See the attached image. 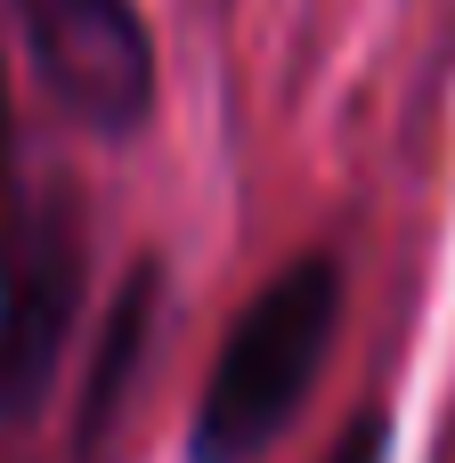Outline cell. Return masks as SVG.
<instances>
[{
    "instance_id": "cell-2",
    "label": "cell",
    "mask_w": 455,
    "mask_h": 463,
    "mask_svg": "<svg viewBox=\"0 0 455 463\" xmlns=\"http://www.w3.org/2000/svg\"><path fill=\"white\" fill-rule=\"evenodd\" d=\"M81 309V212L65 187H24L0 212V423H24Z\"/></svg>"
},
{
    "instance_id": "cell-4",
    "label": "cell",
    "mask_w": 455,
    "mask_h": 463,
    "mask_svg": "<svg viewBox=\"0 0 455 463\" xmlns=\"http://www.w3.org/2000/svg\"><path fill=\"white\" fill-rule=\"evenodd\" d=\"M147 285H155V277H138V285L122 293V309H114V334H106V358H98V383H90V407H81V448H90V456H98L106 407L122 399V366H138V342H147Z\"/></svg>"
},
{
    "instance_id": "cell-6",
    "label": "cell",
    "mask_w": 455,
    "mask_h": 463,
    "mask_svg": "<svg viewBox=\"0 0 455 463\" xmlns=\"http://www.w3.org/2000/svg\"><path fill=\"white\" fill-rule=\"evenodd\" d=\"M0 146H8V90H0Z\"/></svg>"
},
{
    "instance_id": "cell-5",
    "label": "cell",
    "mask_w": 455,
    "mask_h": 463,
    "mask_svg": "<svg viewBox=\"0 0 455 463\" xmlns=\"http://www.w3.org/2000/svg\"><path fill=\"white\" fill-rule=\"evenodd\" d=\"M383 456H391V431H383V415H358V423L342 431V448H334L326 463H383Z\"/></svg>"
},
{
    "instance_id": "cell-1",
    "label": "cell",
    "mask_w": 455,
    "mask_h": 463,
    "mask_svg": "<svg viewBox=\"0 0 455 463\" xmlns=\"http://www.w3.org/2000/svg\"><path fill=\"white\" fill-rule=\"evenodd\" d=\"M334 317H342V269L326 252L285 260L236 317V334L212 358V383L195 399V463H252L277 448V431L301 415L318 358L334 350Z\"/></svg>"
},
{
    "instance_id": "cell-3",
    "label": "cell",
    "mask_w": 455,
    "mask_h": 463,
    "mask_svg": "<svg viewBox=\"0 0 455 463\" xmlns=\"http://www.w3.org/2000/svg\"><path fill=\"white\" fill-rule=\"evenodd\" d=\"M24 49L49 81V98L81 130H138L155 106V41L138 0H16Z\"/></svg>"
}]
</instances>
